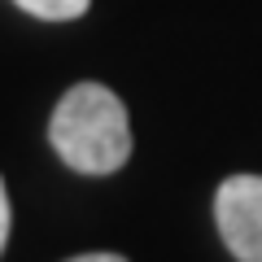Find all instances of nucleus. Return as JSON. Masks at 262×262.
I'll list each match as a JSON object with an SVG mask.
<instances>
[{
    "label": "nucleus",
    "mask_w": 262,
    "mask_h": 262,
    "mask_svg": "<svg viewBox=\"0 0 262 262\" xmlns=\"http://www.w3.org/2000/svg\"><path fill=\"white\" fill-rule=\"evenodd\" d=\"M48 140L57 158L83 175H114L131 158V122L127 105L101 83H75L57 101Z\"/></svg>",
    "instance_id": "1"
},
{
    "label": "nucleus",
    "mask_w": 262,
    "mask_h": 262,
    "mask_svg": "<svg viewBox=\"0 0 262 262\" xmlns=\"http://www.w3.org/2000/svg\"><path fill=\"white\" fill-rule=\"evenodd\" d=\"M214 223L236 262H262V175H232L219 184Z\"/></svg>",
    "instance_id": "2"
},
{
    "label": "nucleus",
    "mask_w": 262,
    "mask_h": 262,
    "mask_svg": "<svg viewBox=\"0 0 262 262\" xmlns=\"http://www.w3.org/2000/svg\"><path fill=\"white\" fill-rule=\"evenodd\" d=\"M13 5L44 22H70V18H83L92 0H13Z\"/></svg>",
    "instance_id": "3"
},
{
    "label": "nucleus",
    "mask_w": 262,
    "mask_h": 262,
    "mask_svg": "<svg viewBox=\"0 0 262 262\" xmlns=\"http://www.w3.org/2000/svg\"><path fill=\"white\" fill-rule=\"evenodd\" d=\"M9 223H13V210H9V192H5V179H0V253L9 245Z\"/></svg>",
    "instance_id": "4"
},
{
    "label": "nucleus",
    "mask_w": 262,
    "mask_h": 262,
    "mask_svg": "<svg viewBox=\"0 0 262 262\" xmlns=\"http://www.w3.org/2000/svg\"><path fill=\"white\" fill-rule=\"evenodd\" d=\"M66 262H127L118 253H79V258H66Z\"/></svg>",
    "instance_id": "5"
}]
</instances>
